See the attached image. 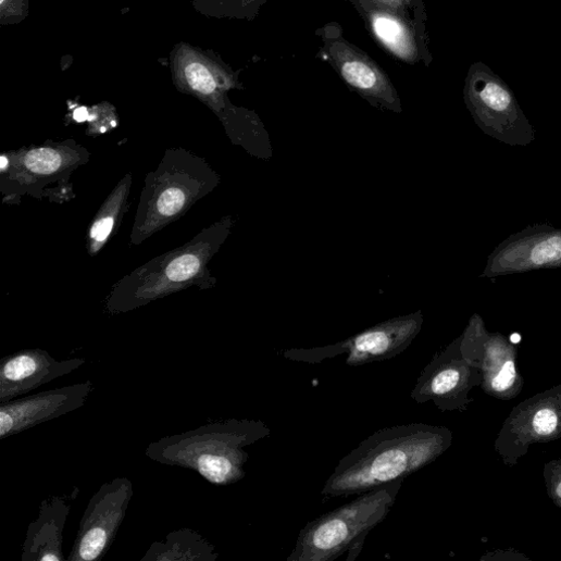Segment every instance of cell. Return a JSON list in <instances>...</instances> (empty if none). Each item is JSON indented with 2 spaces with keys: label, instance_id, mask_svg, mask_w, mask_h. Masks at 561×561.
I'll use <instances>...</instances> for the list:
<instances>
[{
  "label": "cell",
  "instance_id": "obj_1",
  "mask_svg": "<svg viewBox=\"0 0 561 561\" xmlns=\"http://www.w3.org/2000/svg\"><path fill=\"white\" fill-rule=\"evenodd\" d=\"M447 441L445 431L421 423L381 429L338 463L323 488V501L403 482L433 463Z\"/></svg>",
  "mask_w": 561,
  "mask_h": 561
},
{
  "label": "cell",
  "instance_id": "obj_2",
  "mask_svg": "<svg viewBox=\"0 0 561 561\" xmlns=\"http://www.w3.org/2000/svg\"><path fill=\"white\" fill-rule=\"evenodd\" d=\"M271 435L261 420L228 419L152 442L146 456L162 465L194 471L210 484L225 487L245 478L250 447Z\"/></svg>",
  "mask_w": 561,
  "mask_h": 561
},
{
  "label": "cell",
  "instance_id": "obj_3",
  "mask_svg": "<svg viewBox=\"0 0 561 561\" xmlns=\"http://www.w3.org/2000/svg\"><path fill=\"white\" fill-rule=\"evenodd\" d=\"M402 482H394L356 498L308 523L288 561H334L348 553L354 560L367 534L390 513Z\"/></svg>",
  "mask_w": 561,
  "mask_h": 561
},
{
  "label": "cell",
  "instance_id": "obj_4",
  "mask_svg": "<svg viewBox=\"0 0 561 561\" xmlns=\"http://www.w3.org/2000/svg\"><path fill=\"white\" fill-rule=\"evenodd\" d=\"M465 101L477 126L509 147H528L536 138L532 125L507 83L483 62L470 70Z\"/></svg>",
  "mask_w": 561,
  "mask_h": 561
},
{
  "label": "cell",
  "instance_id": "obj_5",
  "mask_svg": "<svg viewBox=\"0 0 561 561\" xmlns=\"http://www.w3.org/2000/svg\"><path fill=\"white\" fill-rule=\"evenodd\" d=\"M423 323V314L416 312L378 324L336 345L310 350H288L285 357L292 361L315 364L348 353L349 366L386 361L408 349Z\"/></svg>",
  "mask_w": 561,
  "mask_h": 561
},
{
  "label": "cell",
  "instance_id": "obj_6",
  "mask_svg": "<svg viewBox=\"0 0 561 561\" xmlns=\"http://www.w3.org/2000/svg\"><path fill=\"white\" fill-rule=\"evenodd\" d=\"M133 495V483L125 477L104 483L99 488L84 512L68 561H97L107 554Z\"/></svg>",
  "mask_w": 561,
  "mask_h": 561
},
{
  "label": "cell",
  "instance_id": "obj_7",
  "mask_svg": "<svg viewBox=\"0 0 561 561\" xmlns=\"http://www.w3.org/2000/svg\"><path fill=\"white\" fill-rule=\"evenodd\" d=\"M561 267V228L529 225L510 235L489 254L482 277L497 278Z\"/></svg>",
  "mask_w": 561,
  "mask_h": 561
},
{
  "label": "cell",
  "instance_id": "obj_8",
  "mask_svg": "<svg viewBox=\"0 0 561 561\" xmlns=\"http://www.w3.org/2000/svg\"><path fill=\"white\" fill-rule=\"evenodd\" d=\"M91 381L20 397L0 404V440H5L85 406Z\"/></svg>",
  "mask_w": 561,
  "mask_h": 561
},
{
  "label": "cell",
  "instance_id": "obj_9",
  "mask_svg": "<svg viewBox=\"0 0 561 561\" xmlns=\"http://www.w3.org/2000/svg\"><path fill=\"white\" fill-rule=\"evenodd\" d=\"M86 364L82 358L58 360L46 350H23L0 362V403L64 377Z\"/></svg>",
  "mask_w": 561,
  "mask_h": 561
},
{
  "label": "cell",
  "instance_id": "obj_10",
  "mask_svg": "<svg viewBox=\"0 0 561 561\" xmlns=\"http://www.w3.org/2000/svg\"><path fill=\"white\" fill-rule=\"evenodd\" d=\"M71 496H54L40 504L38 519L30 523L23 546V561H65L63 554L64 528L76 499Z\"/></svg>",
  "mask_w": 561,
  "mask_h": 561
},
{
  "label": "cell",
  "instance_id": "obj_11",
  "mask_svg": "<svg viewBox=\"0 0 561 561\" xmlns=\"http://www.w3.org/2000/svg\"><path fill=\"white\" fill-rule=\"evenodd\" d=\"M220 557L215 547L191 528L170 533L163 540L152 544L142 561H215Z\"/></svg>",
  "mask_w": 561,
  "mask_h": 561
},
{
  "label": "cell",
  "instance_id": "obj_12",
  "mask_svg": "<svg viewBox=\"0 0 561 561\" xmlns=\"http://www.w3.org/2000/svg\"><path fill=\"white\" fill-rule=\"evenodd\" d=\"M182 52L174 58V73L184 78L187 86L192 90L204 96L212 95L217 89V83L214 73L207 64V59L197 58L194 52Z\"/></svg>",
  "mask_w": 561,
  "mask_h": 561
},
{
  "label": "cell",
  "instance_id": "obj_13",
  "mask_svg": "<svg viewBox=\"0 0 561 561\" xmlns=\"http://www.w3.org/2000/svg\"><path fill=\"white\" fill-rule=\"evenodd\" d=\"M342 75L352 86L370 90L377 85V76L374 71L362 62H348L342 67Z\"/></svg>",
  "mask_w": 561,
  "mask_h": 561
},
{
  "label": "cell",
  "instance_id": "obj_14",
  "mask_svg": "<svg viewBox=\"0 0 561 561\" xmlns=\"http://www.w3.org/2000/svg\"><path fill=\"white\" fill-rule=\"evenodd\" d=\"M62 163L61 157L49 149H40L30 152L26 157L27 167L37 174L49 175L57 172Z\"/></svg>",
  "mask_w": 561,
  "mask_h": 561
},
{
  "label": "cell",
  "instance_id": "obj_15",
  "mask_svg": "<svg viewBox=\"0 0 561 561\" xmlns=\"http://www.w3.org/2000/svg\"><path fill=\"white\" fill-rule=\"evenodd\" d=\"M200 269V260L194 254H185L174 260L167 267L169 278L174 283H183L194 275Z\"/></svg>",
  "mask_w": 561,
  "mask_h": 561
},
{
  "label": "cell",
  "instance_id": "obj_16",
  "mask_svg": "<svg viewBox=\"0 0 561 561\" xmlns=\"http://www.w3.org/2000/svg\"><path fill=\"white\" fill-rule=\"evenodd\" d=\"M374 28L378 37L395 50H399L403 46V34L396 22L378 17L374 22Z\"/></svg>",
  "mask_w": 561,
  "mask_h": 561
},
{
  "label": "cell",
  "instance_id": "obj_17",
  "mask_svg": "<svg viewBox=\"0 0 561 561\" xmlns=\"http://www.w3.org/2000/svg\"><path fill=\"white\" fill-rule=\"evenodd\" d=\"M28 0H0L2 24H16L28 16Z\"/></svg>",
  "mask_w": 561,
  "mask_h": 561
},
{
  "label": "cell",
  "instance_id": "obj_18",
  "mask_svg": "<svg viewBox=\"0 0 561 561\" xmlns=\"http://www.w3.org/2000/svg\"><path fill=\"white\" fill-rule=\"evenodd\" d=\"M185 201V194L177 188H172L161 196L158 202V209L163 215L172 216L183 209Z\"/></svg>",
  "mask_w": 561,
  "mask_h": 561
},
{
  "label": "cell",
  "instance_id": "obj_19",
  "mask_svg": "<svg viewBox=\"0 0 561 561\" xmlns=\"http://www.w3.org/2000/svg\"><path fill=\"white\" fill-rule=\"evenodd\" d=\"M558 424L556 413L550 409L539 410L534 417L535 432L540 436L552 434Z\"/></svg>",
  "mask_w": 561,
  "mask_h": 561
},
{
  "label": "cell",
  "instance_id": "obj_20",
  "mask_svg": "<svg viewBox=\"0 0 561 561\" xmlns=\"http://www.w3.org/2000/svg\"><path fill=\"white\" fill-rule=\"evenodd\" d=\"M516 377L515 365L513 361H508L500 373L494 378L493 387L498 391H503L511 387Z\"/></svg>",
  "mask_w": 561,
  "mask_h": 561
},
{
  "label": "cell",
  "instance_id": "obj_21",
  "mask_svg": "<svg viewBox=\"0 0 561 561\" xmlns=\"http://www.w3.org/2000/svg\"><path fill=\"white\" fill-rule=\"evenodd\" d=\"M114 221L112 217H105L97 222L91 229V237L97 241L104 240L112 230Z\"/></svg>",
  "mask_w": 561,
  "mask_h": 561
},
{
  "label": "cell",
  "instance_id": "obj_22",
  "mask_svg": "<svg viewBox=\"0 0 561 561\" xmlns=\"http://www.w3.org/2000/svg\"><path fill=\"white\" fill-rule=\"evenodd\" d=\"M88 116H89V113L86 108H78L74 112V119L77 122H84L88 119Z\"/></svg>",
  "mask_w": 561,
  "mask_h": 561
},
{
  "label": "cell",
  "instance_id": "obj_23",
  "mask_svg": "<svg viewBox=\"0 0 561 561\" xmlns=\"http://www.w3.org/2000/svg\"><path fill=\"white\" fill-rule=\"evenodd\" d=\"M0 161H2V170H7L9 165L7 158L3 157L2 159H0Z\"/></svg>",
  "mask_w": 561,
  "mask_h": 561
},
{
  "label": "cell",
  "instance_id": "obj_24",
  "mask_svg": "<svg viewBox=\"0 0 561 561\" xmlns=\"http://www.w3.org/2000/svg\"><path fill=\"white\" fill-rule=\"evenodd\" d=\"M557 495L561 498V484L557 487Z\"/></svg>",
  "mask_w": 561,
  "mask_h": 561
}]
</instances>
